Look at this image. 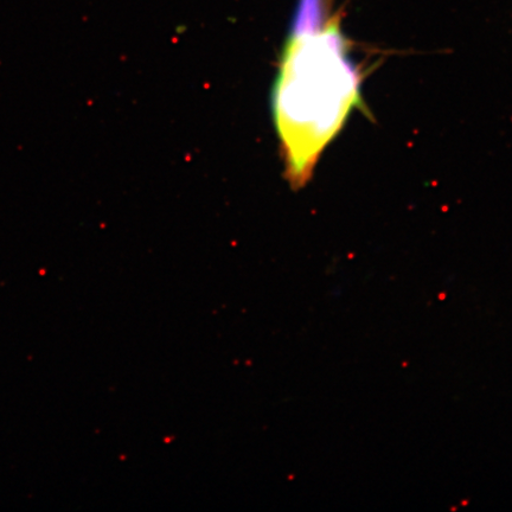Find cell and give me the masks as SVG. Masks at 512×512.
Instances as JSON below:
<instances>
[{
  "mask_svg": "<svg viewBox=\"0 0 512 512\" xmlns=\"http://www.w3.org/2000/svg\"><path fill=\"white\" fill-rule=\"evenodd\" d=\"M332 17L330 0H298L290 34H304L323 28Z\"/></svg>",
  "mask_w": 512,
  "mask_h": 512,
  "instance_id": "cell-2",
  "label": "cell"
},
{
  "mask_svg": "<svg viewBox=\"0 0 512 512\" xmlns=\"http://www.w3.org/2000/svg\"><path fill=\"white\" fill-rule=\"evenodd\" d=\"M350 47L337 17L323 28L287 37L272 108L286 179L294 189L310 181L325 147L352 110L364 105L362 75Z\"/></svg>",
  "mask_w": 512,
  "mask_h": 512,
  "instance_id": "cell-1",
  "label": "cell"
}]
</instances>
